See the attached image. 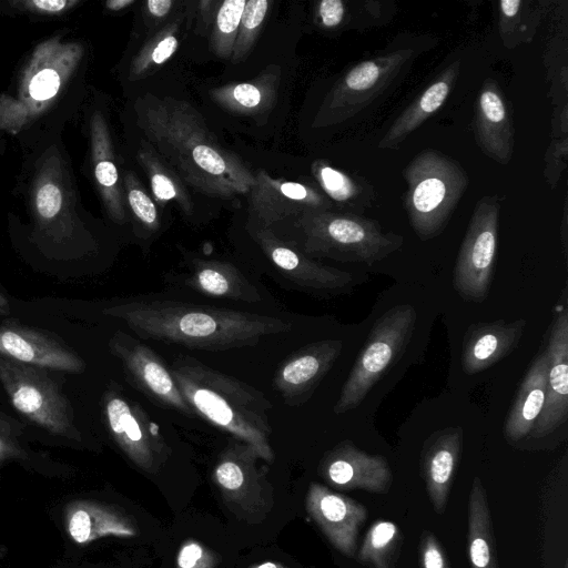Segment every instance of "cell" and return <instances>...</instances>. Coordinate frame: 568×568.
<instances>
[{
    "mask_svg": "<svg viewBox=\"0 0 568 568\" xmlns=\"http://www.w3.org/2000/svg\"><path fill=\"white\" fill-rule=\"evenodd\" d=\"M246 0H226L222 2L212 32V47L222 58H230L240 28Z\"/></svg>",
    "mask_w": 568,
    "mask_h": 568,
    "instance_id": "e575fe53",
    "label": "cell"
},
{
    "mask_svg": "<svg viewBox=\"0 0 568 568\" xmlns=\"http://www.w3.org/2000/svg\"><path fill=\"white\" fill-rule=\"evenodd\" d=\"M110 348L121 361L130 382L142 394L161 407L194 416L171 371L152 348L123 332L113 335Z\"/></svg>",
    "mask_w": 568,
    "mask_h": 568,
    "instance_id": "30bf717a",
    "label": "cell"
},
{
    "mask_svg": "<svg viewBox=\"0 0 568 568\" xmlns=\"http://www.w3.org/2000/svg\"><path fill=\"white\" fill-rule=\"evenodd\" d=\"M178 48V39L171 32H162L156 36V40H153L148 44L134 60L132 65V72L140 74L145 72L152 65H159L164 63Z\"/></svg>",
    "mask_w": 568,
    "mask_h": 568,
    "instance_id": "74e56055",
    "label": "cell"
},
{
    "mask_svg": "<svg viewBox=\"0 0 568 568\" xmlns=\"http://www.w3.org/2000/svg\"><path fill=\"white\" fill-rule=\"evenodd\" d=\"M91 145L94 176L109 215L116 222L125 221L119 173L106 123L100 112L91 119Z\"/></svg>",
    "mask_w": 568,
    "mask_h": 568,
    "instance_id": "83f0119b",
    "label": "cell"
},
{
    "mask_svg": "<svg viewBox=\"0 0 568 568\" xmlns=\"http://www.w3.org/2000/svg\"><path fill=\"white\" fill-rule=\"evenodd\" d=\"M474 132L478 146L488 158L508 164L515 146V132L507 103L498 83L486 79L476 101Z\"/></svg>",
    "mask_w": 568,
    "mask_h": 568,
    "instance_id": "7402d4cb",
    "label": "cell"
},
{
    "mask_svg": "<svg viewBox=\"0 0 568 568\" xmlns=\"http://www.w3.org/2000/svg\"><path fill=\"white\" fill-rule=\"evenodd\" d=\"M103 313L124 321L142 338L207 352L253 346L292 329L290 322L265 314L161 298L130 300Z\"/></svg>",
    "mask_w": 568,
    "mask_h": 568,
    "instance_id": "6da1fadb",
    "label": "cell"
},
{
    "mask_svg": "<svg viewBox=\"0 0 568 568\" xmlns=\"http://www.w3.org/2000/svg\"><path fill=\"white\" fill-rule=\"evenodd\" d=\"M402 541V531L395 523L376 520L366 531L355 558L369 568H394Z\"/></svg>",
    "mask_w": 568,
    "mask_h": 568,
    "instance_id": "4dcf8cb0",
    "label": "cell"
},
{
    "mask_svg": "<svg viewBox=\"0 0 568 568\" xmlns=\"http://www.w3.org/2000/svg\"><path fill=\"white\" fill-rule=\"evenodd\" d=\"M173 1L171 0H149L146 1L148 10L156 18H162L169 13Z\"/></svg>",
    "mask_w": 568,
    "mask_h": 568,
    "instance_id": "bcb514c9",
    "label": "cell"
},
{
    "mask_svg": "<svg viewBox=\"0 0 568 568\" xmlns=\"http://www.w3.org/2000/svg\"><path fill=\"white\" fill-rule=\"evenodd\" d=\"M124 190L129 205L135 217L148 229L154 231L159 226V217L155 204L141 189L132 173L124 178Z\"/></svg>",
    "mask_w": 568,
    "mask_h": 568,
    "instance_id": "8d00e7d4",
    "label": "cell"
},
{
    "mask_svg": "<svg viewBox=\"0 0 568 568\" xmlns=\"http://www.w3.org/2000/svg\"><path fill=\"white\" fill-rule=\"evenodd\" d=\"M417 320L415 308L396 305L381 316L356 358L333 408L337 415L358 407L373 386L404 353Z\"/></svg>",
    "mask_w": 568,
    "mask_h": 568,
    "instance_id": "8992f818",
    "label": "cell"
},
{
    "mask_svg": "<svg viewBox=\"0 0 568 568\" xmlns=\"http://www.w3.org/2000/svg\"><path fill=\"white\" fill-rule=\"evenodd\" d=\"M170 371L194 415L250 445L261 459L273 463L267 416L272 404L264 394L190 356L176 358Z\"/></svg>",
    "mask_w": 568,
    "mask_h": 568,
    "instance_id": "3957f363",
    "label": "cell"
},
{
    "mask_svg": "<svg viewBox=\"0 0 568 568\" xmlns=\"http://www.w3.org/2000/svg\"><path fill=\"white\" fill-rule=\"evenodd\" d=\"M420 568H450L445 550L437 537L424 530L419 540Z\"/></svg>",
    "mask_w": 568,
    "mask_h": 568,
    "instance_id": "60d3db41",
    "label": "cell"
},
{
    "mask_svg": "<svg viewBox=\"0 0 568 568\" xmlns=\"http://www.w3.org/2000/svg\"><path fill=\"white\" fill-rule=\"evenodd\" d=\"M550 160H547V170L549 173L546 174L549 183L555 185L558 178L561 175L566 166L567 160V139H559L555 141L548 150Z\"/></svg>",
    "mask_w": 568,
    "mask_h": 568,
    "instance_id": "f6af8a7d",
    "label": "cell"
},
{
    "mask_svg": "<svg viewBox=\"0 0 568 568\" xmlns=\"http://www.w3.org/2000/svg\"><path fill=\"white\" fill-rule=\"evenodd\" d=\"M467 551L470 568H498L495 535L487 493L478 476L468 496Z\"/></svg>",
    "mask_w": 568,
    "mask_h": 568,
    "instance_id": "f1b7e54d",
    "label": "cell"
},
{
    "mask_svg": "<svg viewBox=\"0 0 568 568\" xmlns=\"http://www.w3.org/2000/svg\"><path fill=\"white\" fill-rule=\"evenodd\" d=\"M256 242L282 276L302 288L335 295L349 292L356 284L353 274L308 258L266 230L256 233Z\"/></svg>",
    "mask_w": 568,
    "mask_h": 568,
    "instance_id": "5bb4252c",
    "label": "cell"
},
{
    "mask_svg": "<svg viewBox=\"0 0 568 568\" xmlns=\"http://www.w3.org/2000/svg\"><path fill=\"white\" fill-rule=\"evenodd\" d=\"M250 568H290V567L283 565L281 562H276V561H265V562H261V564L251 566Z\"/></svg>",
    "mask_w": 568,
    "mask_h": 568,
    "instance_id": "c3c4849f",
    "label": "cell"
},
{
    "mask_svg": "<svg viewBox=\"0 0 568 568\" xmlns=\"http://www.w3.org/2000/svg\"><path fill=\"white\" fill-rule=\"evenodd\" d=\"M549 357L542 409L530 435L544 438L558 429L568 416V313L557 308L546 348Z\"/></svg>",
    "mask_w": 568,
    "mask_h": 568,
    "instance_id": "e0dca14e",
    "label": "cell"
},
{
    "mask_svg": "<svg viewBox=\"0 0 568 568\" xmlns=\"http://www.w3.org/2000/svg\"><path fill=\"white\" fill-rule=\"evenodd\" d=\"M305 507L333 547L344 556L355 558L357 536L367 519L366 507L318 483L310 485Z\"/></svg>",
    "mask_w": 568,
    "mask_h": 568,
    "instance_id": "4fadbf2b",
    "label": "cell"
},
{
    "mask_svg": "<svg viewBox=\"0 0 568 568\" xmlns=\"http://www.w3.org/2000/svg\"><path fill=\"white\" fill-rule=\"evenodd\" d=\"M318 473L328 485L342 490L385 494L393 483V473L384 456L371 455L348 440L325 454Z\"/></svg>",
    "mask_w": 568,
    "mask_h": 568,
    "instance_id": "9a60e30c",
    "label": "cell"
},
{
    "mask_svg": "<svg viewBox=\"0 0 568 568\" xmlns=\"http://www.w3.org/2000/svg\"><path fill=\"white\" fill-rule=\"evenodd\" d=\"M526 325L527 321L524 318L469 325L463 341V371L473 375L508 356L518 346Z\"/></svg>",
    "mask_w": 568,
    "mask_h": 568,
    "instance_id": "cb8c5ba5",
    "label": "cell"
},
{
    "mask_svg": "<svg viewBox=\"0 0 568 568\" xmlns=\"http://www.w3.org/2000/svg\"><path fill=\"white\" fill-rule=\"evenodd\" d=\"M79 45L48 41L34 51L21 81L20 95L31 112L52 101L75 67Z\"/></svg>",
    "mask_w": 568,
    "mask_h": 568,
    "instance_id": "d6986e66",
    "label": "cell"
},
{
    "mask_svg": "<svg viewBox=\"0 0 568 568\" xmlns=\"http://www.w3.org/2000/svg\"><path fill=\"white\" fill-rule=\"evenodd\" d=\"M268 4L267 0L246 1L232 52L234 60L241 59L252 45L264 21Z\"/></svg>",
    "mask_w": 568,
    "mask_h": 568,
    "instance_id": "d590c367",
    "label": "cell"
},
{
    "mask_svg": "<svg viewBox=\"0 0 568 568\" xmlns=\"http://www.w3.org/2000/svg\"><path fill=\"white\" fill-rule=\"evenodd\" d=\"M69 536L84 545L106 536L134 537L135 523L120 509L92 500H75L65 508Z\"/></svg>",
    "mask_w": 568,
    "mask_h": 568,
    "instance_id": "d4e9b609",
    "label": "cell"
},
{
    "mask_svg": "<svg viewBox=\"0 0 568 568\" xmlns=\"http://www.w3.org/2000/svg\"><path fill=\"white\" fill-rule=\"evenodd\" d=\"M256 452L245 443H231L221 454L213 479L225 503L246 516L258 515L272 507L265 474L256 466Z\"/></svg>",
    "mask_w": 568,
    "mask_h": 568,
    "instance_id": "8fae6325",
    "label": "cell"
},
{
    "mask_svg": "<svg viewBox=\"0 0 568 568\" xmlns=\"http://www.w3.org/2000/svg\"><path fill=\"white\" fill-rule=\"evenodd\" d=\"M460 62L450 63L393 122L379 141L381 149H396L447 100L459 73Z\"/></svg>",
    "mask_w": 568,
    "mask_h": 568,
    "instance_id": "4316f807",
    "label": "cell"
},
{
    "mask_svg": "<svg viewBox=\"0 0 568 568\" xmlns=\"http://www.w3.org/2000/svg\"><path fill=\"white\" fill-rule=\"evenodd\" d=\"M317 13L325 28H337L346 19L347 7L342 0H323L318 3Z\"/></svg>",
    "mask_w": 568,
    "mask_h": 568,
    "instance_id": "ee69618b",
    "label": "cell"
},
{
    "mask_svg": "<svg viewBox=\"0 0 568 568\" xmlns=\"http://www.w3.org/2000/svg\"><path fill=\"white\" fill-rule=\"evenodd\" d=\"M314 175L324 194L346 209V213L361 214L374 201V189L364 179L354 178L331 165L317 162Z\"/></svg>",
    "mask_w": 568,
    "mask_h": 568,
    "instance_id": "f546056e",
    "label": "cell"
},
{
    "mask_svg": "<svg viewBox=\"0 0 568 568\" xmlns=\"http://www.w3.org/2000/svg\"><path fill=\"white\" fill-rule=\"evenodd\" d=\"M10 312V304L7 297L0 293V315H6Z\"/></svg>",
    "mask_w": 568,
    "mask_h": 568,
    "instance_id": "681fc988",
    "label": "cell"
},
{
    "mask_svg": "<svg viewBox=\"0 0 568 568\" xmlns=\"http://www.w3.org/2000/svg\"><path fill=\"white\" fill-rule=\"evenodd\" d=\"M139 158L150 176L151 189L156 201L166 203L175 200L181 209L190 214L192 202L179 181L173 176V173L165 169L150 150L141 151Z\"/></svg>",
    "mask_w": 568,
    "mask_h": 568,
    "instance_id": "836d02e7",
    "label": "cell"
},
{
    "mask_svg": "<svg viewBox=\"0 0 568 568\" xmlns=\"http://www.w3.org/2000/svg\"><path fill=\"white\" fill-rule=\"evenodd\" d=\"M251 189L250 212L257 223L267 226L291 215L329 211V199L303 183L272 179L263 172Z\"/></svg>",
    "mask_w": 568,
    "mask_h": 568,
    "instance_id": "ac0fdd59",
    "label": "cell"
},
{
    "mask_svg": "<svg viewBox=\"0 0 568 568\" xmlns=\"http://www.w3.org/2000/svg\"><path fill=\"white\" fill-rule=\"evenodd\" d=\"M166 282L197 294L245 303H258L257 287L236 266L217 260L193 258L186 271L166 275Z\"/></svg>",
    "mask_w": 568,
    "mask_h": 568,
    "instance_id": "44dd1931",
    "label": "cell"
},
{
    "mask_svg": "<svg viewBox=\"0 0 568 568\" xmlns=\"http://www.w3.org/2000/svg\"><path fill=\"white\" fill-rule=\"evenodd\" d=\"M0 356L44 369L81 373L82 358L65 344L38 329L0 325Z\"/></svg>",
    "mask_w": 568,
    "mask_h": 568,
    "instance_id": "ffe728a7",
    "label": "cell"
},
{
    "mask_svg": "<svg viewBox=\"0 0 568 568\" xmlns=\"http://www.w3.org/2000/svg\"><path fill=\"white\" fill-rule=\"evenodd\" d=\"M416 51L400 48L362 61L349 69L333 90L328 106L345 119L367 106L412 62Z\"/></svg>",
    "mask_w": 568,
    "mask_h": 568,
    "instance_id": "7c38bea8",
    "label": "cell"
},
{
    "mask_svg": "<svg viewBox=\"0 0 568 568\" xmlns=\"http://www.w3.org/2000/svg\"><path fill=\"white\" fill-rule=\"evenodd\" d=\"M133 2H134V0H109L105 2V7L109 10L118 11V10L124 9L125 7L132 4Z\"/></svg>",
    "mask_w": 568,
    "mask_h": 568,
    "instance_id": "7dc6e473",
    "label": "cell"
},
{
    "mask_svg": "<svg viewBox=\"0 0 568 568\" xmlns=\"http://www.w3.org/2000/svg\"><path fill=\"white\" fill-rule=\"evenodd\" d=\"M548 367L549 357L545 349L535 358L525 375L505 419L503 434L511 445L519 443L530 434L542 409Z\"/></svg>",
    "mask_w": 568,
    "mask_h": 568,
    "instance_id": "484cf974",
    "label": "cell"
},
{
    "mask_svg": "<svg viewBox=\"0 0 568 568\" xmlns=\"http://www.w3.org/2000/svg\"><path fill=\"white\" fill-rule=\"evenodd\" d=\"M304 250L314 256L372 265L399 250L404 237L385 231L376 220L331 211L300 216Z\"/></svg>",
    "mask_w": 568,
    "mask_h": 568,
    "instance_id": "5b68a950",
    "label": "cell"
},
{
    "mask_svg": "<svg viewBox=\"0 0 568 568\" xmlns=\"http://www.w3.org/2000/svg\"><path fill=\"white\" fill-rule=\"evenodd\" d=\"M105 426L120 449L139 468L155 473L170 455V447L143 408L109 388L103 395Z\"/></svg>",
    "mask_w": 568,
    "mask_h": 568,
    "instance_id": "9c48e42d",
    "label": "cell"
},
{
    "mask_svg": "<svg viewBox=\"0 0 568 568\" xmlns=\"http://www.w3.org/2000/svg\"><path fill=\"white\" fill-rule=\"evenodd\" d=\"M498 7V30L504 45L513 49L530 42L541 19V9L523 0H503Z\"/></svg>",
    "mask_w": 568,
    "mask_h": 568,
    "instance_id": "1f68e13d",
    "label": "cell"
},
{
    "mask_svg": "<svg viewBox=\"0 0 568 568\" xmlns=\"http://www.w3.org/2000/svg\"><path fill=\"white\" fill-rule=\"evenodd\" d=\"M33 197L37 217L42 226L64 232L65 196L60 181L50 171L41 173Z\"/></svg>",
    "mask_w": 568,
    "mask_h": 568,
    "instance_id": "d6a6232c",
    "label": "cell"
},
{
    "mask_svg": "<svg viewBox=\"0 0 568 568\" xmlns=\"http://www.w3.org/2000/svg\"><path fill=\"white\" fill-rule=\"evenodd\" d=\"M77 0H27L14 2L22 10L41 16H59L77 6Z\"/></svg>",
    "mask_w": 568,
    "mask_h": 568,
    "instance_id": "7bdbcfd3",
    "label": "cell"
},
{
    "mask_svg": "<svg viewBox=\"0 0 568 568\" xmlns=\"http://www.w3.org/2000/svg\"><path fill=\"white\" fill-rule=\"evenodd\" d=\"M140 125L156 153L202 193L230 199L255 185L251 171L219 144L189 104L171 99L144 104Z\"/></svg>",
    "mask_w": 568,
    "mask_h": 568,
    "instance_id": "7a4b0ae2",
    "label": "cell"
},
{
    "mask_svg": "<svg viewBox=\"0 0 568 568\" xmlns=\"http://www.w3.org/2000/svg\"><path fill=\"white\" fill-rule=\"evenodd\" d=\"M217 98L237 109L253 110L263 101V92L255 84L240 83L230 90H220Z\"/></svg>",
    "mask_w": 568,
    "mask_h": 568,
    "instance_id": "ab89813d",
    "label": "cell"
},
{
    "mask_svg": "<svg viewBox=\"0 0 568 568\" xmlns=\"http://www.w3.org/2000/svg\"><path fill=\"white\" fill-rule=\"evenodd\" d=\"M0 383L13 407L49 433L80 440L70 403L44 368L0 356Z\"/></svg>",
    "mask_w": 568,
    "mask_h": 568,
    "instance_id": "52a82bcc",
    "label": "cell"
},
{
    "mask_svg": "<svg viewBox=\"0 0 568 568\" xmlns=\"http://www.w3.org/2000/svg\"><path fill=\"white\" fill-rule=\"evenodd\" d=\"M500 207L498 195H484L469 220L453 274L455 291L467 302L480 303L488 296L496 262Z\"/></svg>",
    "mask_w": 568,
    "mask_h": 568,
    "instance_id": "ba28073f",
    "label": "cell"
},
{
    "mask_svg": "<svg viewBox=\"0 0 568 568\" xmlns=\"http://www.w3.org/2000/svg\"><path fill=\"white\" fill-rule=\"evenodd\" d=\"M337 339L308 344L287 357L277 368L273 387L288 406H300L313 395L342 353Z\"/></svg>",
    "mask_w": 568,
    "mask_h": 568,
    "instance_id": "2e32d148",
    "label": "cell"
},
{
    "mask_svg": "<svg viewBox=\"0 0 568 568\" xmlns=\"http://www.w3.org/2000/svg\"><path fill=\"white\" fill-rule=\"evenodd\" d=\"M220 556L195 539H186L176 556V568H215Z\"/></svg>",
    "mask_w": 568,
    "mask_h": 568,
    "instance_id": "f35d334b",
    "label": "cell"
},
{
    "mask_svg": "<svg viewBox=\"0 0 568 568\" xmlns=\"http://www.w3.org/2000/svg\"><path fill=\"white\" fill-rule=\"evenodd\" d=\"M26 457L27 453L20 443L18 430L0 412V463Z\"/></svg>",
    "mask_w": 568,
    "mask_h": 568,
    "instance_id": "b9f144b4",
    "label": "cell"
},
{
    "mask_svg": "<svg viewBox=\"0 0 568 568\" xmlns=\"http://www.w3.org/2000/svg\"><path fill=\"white\" fill-rule=\"evenodd\" d=\"M463 448V429L448 427L433 433L424 443L420 468L434 510L442 515L447 506Z\"/></svg>",
    "mask_w": 568,
    "mask_h": 568,
    "instance_id": "603a6c76",
    "label": "cell"
},
{
    "mask_svg": "<svg viewBox=\"0 0 568 568\" xmlns=\"http://www.w3.org/2000/svg\"><path fill=\"white\" fill-rule=\"evenodd\" d=\"M404 205L423 241L439 235L463 197L468 176L457 161L437 150H423L404 170Z\"/></svg>",
    "mask_w": 568,
    "mask_h": 568,
    "instance_id": "277c9868",
    "label": "cell"
}]
</instances>
